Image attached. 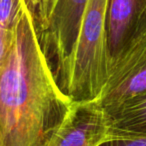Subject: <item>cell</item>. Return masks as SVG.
<instances>
[{"mask_svg": "<svg viewBox=\"0 0 146 146\" xmlns=\"http://www.w3.org/2000/svg\"><path fill=\"white\" fill-rule=\"evenodd\" d=\"M71 102L23 2L10 54L0 69V146H47Z\"/></svg>", "mask_w": 146, "mask_h": 146, "instance_id": "1", "label": "cell"}, {"mask_svg": "<svg viewBox=\"0 0 146 146\" xmlns=\"http://www.w3.org/2000/svg\"><path fill=\"white\" fill-rule=\"evenodd\" d=\"M106 28L111 67L113 61L146 32V0H108Z\"/></svg>", "mask_w": 146, "mask_h": 146, "instance_id": "5", "label": "cell"}, {"mask_svg": "<svg viewBox=\"0 0 146 146\" xmlns=\"http://www.w3.org/2000/svg\"><path fill=\"white\" fill-rule=\"evenodd\" d=\"M14 41V29L0 27V69L4 66Z\"/></svg>", "mask_w": 146, "mask_h": 146, "instance_id": "11", "label": "cell"}, {"mask_svg": "<svg viewBox=\"0 0 146 146\" xmlns=\"http://www.w3.org/2000/svg\"><path fill=\"white\" fill-rule=\"evenodd\" d=\"M100 146H146V133H114Z\"/></svg>", "mask_w": 146, "mask_h": 146, "instance_id": "10", "label": "cell"}, {"mask_svg": "<svg viewBox=\"0 0 146 146\" xmlns=\"http://www.w3.org/2000/svg\"><path fill=\"white\" fill-rule=\"evenodd\" d=\"M22 3V0H0V27L14 29Z\"/></svg>", "mask_w": 146, "mask_h": 146, "instance_id": "8", "label": "cell"}, {"mask_svg": "<svg viewBox=\"0 0 146 146\" xmlns=\"http://www.w3.org/2000/svg\"><path fill=\"white\" fill-rule=\"evenodd\" d=\"M22 1L27 5L30 12L34 16L38 32L40 30L42 34L47 26L50 0H22Z\"/></svg>", "mask_w": 146, "mask_h": 146, "instance_id": "9", "label": "cell"}, {"mask_svg": "<svg viewBox=\"0 0 146 146\" xmlns=\"http://www.w3.org/2000/svg\"><path fill=\"white\" fill-rule=\"evenodd\" d=\"M89 0H50L45 38L54 50L67 53L75 43Z\"/></svg>", "mask_w": 146, "mask_h": 146, "instance_id": "6", "label": "cell"}, {"mask_svg": "<svg viewBox=\"0 0 146 146\" xmlns=\"http://www.w3.org/2000/svg\"><path fill=\"white\" fill-rule=\"evenodd\" d=\"M108 0H89L67 59L60 87L72 101L98 98L110 71L106 15Z\"/></svg>", "mask_w": 146, "mask_h": 146, "instance_id": "2", "label": "cell"}, {"mask_svg": "<svg viewBox=\"0 0 146 146\" xmlns=\"http://www.w3.org/2000/svg\"><path fill=\"white\" fill-rule=\"evenodd\" d=\"M146 92V32L111 64L98 100L106 111Z\"/></svg>", "mask_w": 146, "mask_h": 146, "instance_id": "4", "label": "cell"}, {"mask_svg": "<svg viewBox=\"0 0 146 146\" xmlns=\"http://www.w3.org/2000/svg\"><path fill=\"white\" fill-rule=\"evenodd\" d=\"M111 138L109 115L95 98L71 102L47 146H100Z\"/></svg>", "mask_w": 146, "mask_h": 146, "instance_id": "3", "label": "cell"}, {"mask_svg": "<svg viewBox=\"0 0 146 146\" xmlns=\"http://www.w3.org/2000/svg\"><path fill=\"white\" fill-rule=\"evenodd\" d=\"M106 112L114 133H146V92Z\"/></svg>", "mask_w": 146, "mask_h": 146, "instance_id": "7", "label": "cell"}]
</instances>
